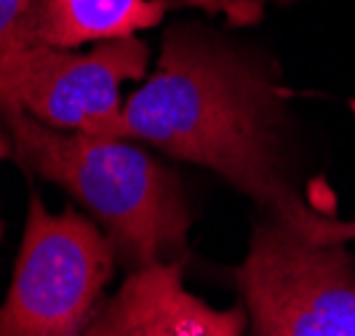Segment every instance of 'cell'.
Listing matches in <instances>:
<instances>
[{"mask_svg": "<svg viewBox=\"0 0 355 336\" xmlns=\"http://www.w3.org/2000/svg\"><path fill=\"white\" fill-rule=\"evenodd\" d=\"M300 230V227H297ZM302 232L323 240H342V243H353L355 240V219H337L329 213H318L310 219V224Z\"/></svg>", "mask_w": 355, "mask_h": 336, "instance_id": "9", "label": "cell"}, {"mask_svg": "<svg viewBox=\"0 0 355 336\" xmlns=\"http://www.w3.org/2000/svg\"><path fill=\"white\" fill-rule=\"evenodd\" d=\"M35 43H40L37 0H0V115L17 112L14 75Z\"/></svg>", "mask_w": 355, "mask_h": 336, "instance_id": "8", "label": "cell"}, {"mask_svg": "<svg viewBox=\"0 0 355 336\" xmlns=\"http://www.w3.org/2000/svg\"><path fill=\"white\" fill-rule=\"evenodd\" d=\"M112 139L196 163L304 230L315 211L288 177L286 105L275 67L193 24L163 35L155 70L123 99Z\"/></svg>", "mask_w": 355, "mask_h": 336, "instance_id": "1", "label": "cell"}, {"mask_svg": "<svg viewBox=\"0 0 355 336\" xmlns=\"http://www.w3.org/2000/svg\"><path fill=\"white\" fill-rule=\"evenodd\" d=\"M86 336H249L243 304L214 307L184 285V259L125 272Z\"/></svg>", "mask_w": 355, "mask_h": 336, "instance_id": "6", "label": "cell"}, {"mask_svg": "<svg viewBox=\"0 0 355 336\" xmlns=\"http://www.w3.org/2000/svg\"><path fill=\"white\" fill-rule=\"evenodd\" d=\"M182 8L222 14L235 24H251L262 17L259 0H37V33L49 46L78 48L137 37Z\"/></svg>", "mask_w": 355, "mask_h": 336, "instance_id": "7", "label": "cell"}, {"mask_svg": "<svg viewBox=\"0 0 355 336\" xmlns=\"http://www.w3.org/2000/svg\"><path fill=\"white\" fill-rule=\"evenodd\" d=\"M235 283L251 336H355V262L342 240L262 211Z\"/></svg>", "mask_w": 355, "mask_h": 336, "instance_id": "3", "label": "cell"}, {"mask_svg": "<svg viewBox=\"0 0 355 336\" xmlns=\"http://www.w3.org/2000/svg\"><path fill=\"white\" fill-rule=\"evenodd\" d=\"M118 265L102 227L86 213H51L30 195L21 246L0 304V336H86Z\"/></svg>", "mask_w": 355, "mask_h": 336, "instance_id": "4", "label": "cell"}, {"mask_svg": "<svg viewBox=\"0 0 355 336\" xmlns=\"http://www.w3.org/2000/svg\"><path fill=\"white\" fill-rule=\"evenodd\" d=\"M8 155H14V139H11V131L0 115V160H6ZM0 243H3V219H0Z\"/></svg>", "mask_w": 355, "mask_h": 336, "instance_id": "10", "label": "cell"}, {"mask_svg": "<svg viewBox=\"0 0 355 336\" xmlns=\"http://www.w3.org/2000/svg\"><path fill=\"white\" fill-rule=\"evenodd\" d=\"M150 46L142 37L94 43L91 51L35 43L14 75V102L40 123L91 136H110L121 118V86L144 80Z\"/></svg>", "mask_w": 355, "mask_h": 336, "instance_id": "5", "label": "cell"}, {"mask_svg": "<svg viewBox=\"0 0 355 336\" xmlns=\"http://www.w3.org/2000/svg\"><path fill=\"white\" fill-rule=\"evenodd\" d=\"M3 121L17 158L86 209L125 272L184 256L193 211L179 177L155 155L131 139L59 131L24 109Z\"/></svg>", "mask_w": 355, "mask_h": 336, "instance_id": "2", "label": "cell"}]
</instances>
